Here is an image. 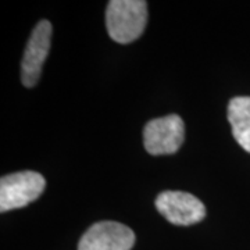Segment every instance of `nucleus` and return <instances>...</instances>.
I'll return each mask as SVG.
<instances>
[{"label": "nucleus", "mask_w": 250, "mask_h": 250, "mask_svg": "<svg viewBox=\"0 0 250 250\" xmlns=\"http://www.w3.org/2000/svg\"><path fill=\"white\" fill-rule=\"evenodd\" d=\"M147 22V3L143 0H111L106 10V25L117 43H131L142 35Z\"/></svg>", "instance_id": "obj_1"}, {"label": "nucleus", "mask_w": 250, "mask_h": 250, "mask_svg": "<svg viewBox=\"0 0 250 250\" xmlns=\"http://www.w3.org/2000/svg\"><path fill=\"white\" fill-rule=\"evenodd\" d=\"M45 178L35 171H21L0 179V211L25 207L43 193Z\"/></svg>", "instance_id": "obj_2"}, {"label": "nucleus", "mask_w": 250, "mask_h": 250, "mask_svg": "<svg viewBox=\"0 0 250 250\" xmlns=\"http://www.w3.org/2000/svg\"><path fill=\"white\" fill-rule=\"evenodd\" d=\"M185 139V124L177 114L154 118L143 129V145L149 154L164 156L178 152Z\"/></svg>", "instance_id": "obj_3"}, {"label": "nucleus", "mask_w": 250, "mask_h": 250, "mask_svg": "<svg viewBox=\"0 0 250 250\" xmlns=\"http://www.w3.org/2000/svg\"><path fill=\"white\" fill-rule=\"evenodd\" d=\"M156 207L167 221L181 227L200 223L206 217V206L187 192H163L156 199Z\"/></svg>", "instance_id": "obj_4"}, {"label": "nucleus", "mask_w": 250, "mask_h": 250, "mask_svg": "<svg viewBox=\"0 0 250 250\" xmlns=\"http://www.w3.org/2000/svg\"><path fill=\"white\" fill-rule=\"evenodd\" d=\"M52 24L42 20L34 28L21 62V81L25 88H32L41 78L42 68L52 45Z\"/></svg>", "instance_id": "obj_5"}, {"label": "nucleus", "mask_w": 250, "mask_h": 250, "mask_svg": "<svg viewBox=\"0 0 250 250\" xmlns=\"http://www.w3.org/2000/svg\"><path fill=\"white\" fill-rule=\"evenodd\" d=\"M134 245L131 228L116 221H100L83 233L78 250H131Z\"/></svg>", "instance_id": "obj_6"}, {"label": "nucleus", "mask_w": 250, "mask_h": 250, "mask_svg": "<svg viewBox=\"0 0 250 250\" xmlns=\"http://www.w3.org/2000/svg\"><path fill=\"white\" fill-rule=\"evenodd\" d=\"M228 121L235 141L250 153V98H233L228 104Z\"/></svg>", "instance_id": "obj_7"}]
</instances>
